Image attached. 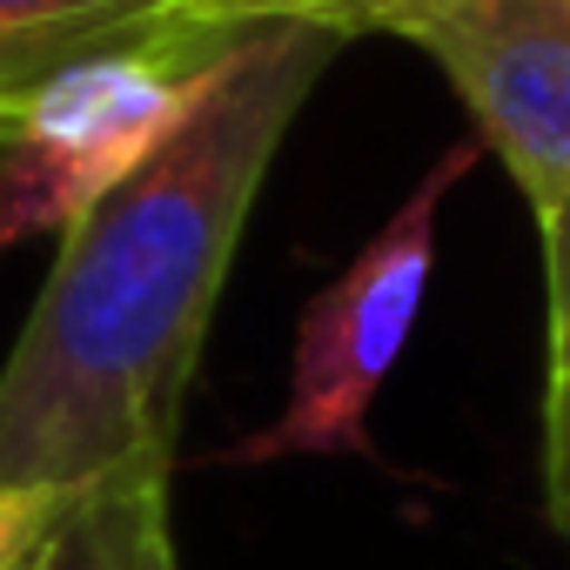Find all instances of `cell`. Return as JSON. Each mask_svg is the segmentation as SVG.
Wrapping results in <instances>:
<instances>
[{
    "instance_id": "obj_1",
    "label": "cell",
    "mask_w": 570,
    "mask_h": 570,
    "mask_svg": "<svg viewBox=\"0 0 570 570\" xmlns=\"http://www.w3.org/2000/svg\"><path fill=\"white\" fill-rule=\"evenodd\" d=\"M336 55L343 35L316 21L235 35L202 68L168 141L61 235L0 370V490L75 503L168 483L248 208Z\"/></svg>"
},
{
    "instance_id": "obj_2",
    "label": "cell",
    "mask_w": 570,
    "mask_h": 570,
    "mask_svg": "<svg viewBox=\"0 0 570 570\" xmlns=\"http://www.w3.org/2000/svg\"><path fill=\"white\" fill-rule=\"evenodd\" d=\"M222 48L155 21L55 61L0 155V255L28 235H68L108 188H121L188 115L195 81Z\"/></svg>"
},
{
    "instance_id": "obj_3",
    "label": "cell",
    "mask_w": 570,
    "mask_h": 570,
    "mask_svg": "<svg viewBox=\"0 0 570 570\" xmlns=\"http://www.w3.org/2000/svg\"><path fill=\"white\" fill-rule=\"evenodd\" d=\"M476 141L450 148L416 188L410 202L363 242V255L330 282V289L303 309L296 323V363H289V403L268 430H255L235 463H282V456H370L363 416L376 403V390L390 383L430 268H436V215L450 202V188L470 175Z\"/></svg>"
},
{
    "instance_id": "obj_4",
    "label": "cell",
    "mask_w": 570,
    "mask_h": 570,
    "mask_svg": "<svg viewBox=\"0 0 570 570\" xmlns=\"http://www.w3.org/2000/svg\"><path fill=\"white\" fill-rule=\"evenodd\" d=\"M363 35H396L450 75L530 215L570 202V0H383Z\"/></svg>"
},
{
    "instance_id": "obj_5",
    "label": "cell",
    "mask_w": 570,
    "mask_h": 570,
    "mask_svg": "<svg viewBox=\"0 0 570 570\" xmlns=\"http://www.w3.org/2000/svg\"><path fill=\"white\" fill-rule=\"evenodd\" d=\"M175 0H0V75L41 81L55 61L155 28Z\"/></svg>"
},
{
    "instance_id": "obj_6",
    "label": "cell",
    "mask_w": 570,
    "mask_h": 570,
    "mask_svg": "<svg viewBox=\"0 0 570 570\" xmlns=\"http://www.w3.org/2000/svg\"><path fill=\"white\" fill-rule=\"evenodd\" d=\"M168 490V483H135V490H95L55 510V523L41 530V543L28 550L21 570H128V543H135V517L141 503Z\"/></svg>"
},
{
    "instance_id": "obj_7",
    "label": "cell",
    "mask_w": 570,
    "mask_h": 570,
    "mask_svg": "<svg viewBox=\"0 0 570 570\" xmlns=\"http://www.w3.org/2000/svg\"><path fill=\"white\" fill-rule=\"evenodd\" d=\"M383 8V0H175L161 14V28L175 35H195L208 48L248 35V28H275V21H316V28H336L343 41L363 35V21Z\"/></svg>"
},
{
    "instance_id": "obj_8",
    "label": "cell",
    "mask_w": 570,
    "mask_h": 570,
    "mask_svg": "<svg viewBox=\"0 0 570 570\" xmlns=\"http://www.w3.org/2000/svg\"><path fill=\"white\" fill-rule=\"evenodd\" d=\"M543 503L550 523L570 530V363H550L543 383Z\"/></svg>"
},
{
    "instance_id": "obj_9",
    "label": "cell",
    "mask_w": 570,
    "mask_h": 570,
    "mask_svg": "<svg viewBox=\"0 0 570 570\" xmlns=\"http://www.w3.org/2000/svg\"><path fill=\"white\" fill-rule=\"evenodd\" d=\"M543 282H550V363H570V202L537 215Z\"/></svg>"
},
{
    "instance_id": "obj_10",
    "label": "cell",
    "mask_w": 570,
    "mask_h": 570,
    "mask_svg": "<svg viewBox=\"0 0 570 570\" xmlns=\"http://www.w3.org/2000/svg\"><path fill=\"white\" fill-rule=\"evenodd\" d=\"M61 503H35V497H14V490H0V570H21L28 550L41 543V530L55 523Z\"/></svg>"
},
{
    "instance_id": "obj_11",
    "label": "cell",
    "mask_w": 570,
    "mask_h": 570,
    "mask_svg": "<svg viewBox=\"0 0 570 570\" xmlns=\"http://www.w3.org/2000/svg\"><path fill=\"white\" fill-rule=\"evenodd\" d=\"M128 570H181L175 563V537H168V490H155L135 517V543H128Z\"/></svg>"
},
{
    "instance_id": "obj_12",
    "label": "cell",
    "mask_w": 570,
    "mask_h": 570,
    "mask_svg": "<svg viewBox=\"0 0 570 570\" xmlns=\"http://www.w3.org/2000/svg\"><path fill=\"white\" fill-rule=\"evenodd\" d=\"M28 95H35V81H0V155H8V141H14V128H21Z\"/></svg>"
},
{
    "instance_id": "obj_13",
    "label": "cell",
    "mask_w": 570,
    "mask_h": 570,
    "mask_svg": "<svg viewBox=\"0 0 570 570\" xmlns=\"http://www.w3.org/2000/svg\"><path fill=\"white\" fill-rule=\"evenodd\" d=\"M0 81H28V75H0Z\"/></svg>"
}]
</instances>
